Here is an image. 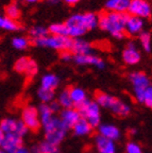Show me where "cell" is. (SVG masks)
<instances>
[{
    "label": "cell",
    "instance_id": "cell-1",
    "mask_svg": "<svg viewBox=\"0 0 152 153\" xmlns=\"http://www.w3.org/2000/svg\"><path fill=\"white\" fill-rule=\"evenodd\" d=\"M68 37L80 38L90 30L98 27V15L95 13H80L70 16L65 22Z\"/></svg>",
    "mask_w": 152,
    "mask_h": 153
},
{
    "label": "cell",
    "instance_id": "cell-2",
    "mask_svg": "<svg viewBox=\"0 0 152 153\" xmlns=\"http://www.w3.org/2000/svg\"><path fill=\"white\" fill-rule=\"evenodd\" d=\"M129 17L128 13L104 12L98 15V27L111 33L117 39L124 37V26Z\"/></svg>",
    "mask_w": 152,
    "mask_h": 153
},
{
    "label": "cell",
    "instance_id": "cell-3",
    "mask_svg": "<svg viewBox=\"0 0 152 153\" xmlns=\"http://www.w3.org/2000/svg\"><path fill=\"white\" fill-rule=\"evenodd\" d=\"M43 124L44 130H45L46 141L59 146V143L64 139L67 132V129L64 127V124L60 120V118L52 116L48 121Z\"/></svg>",
    "mask_w": 152,
    "mask_h": 153
},
{
    "label": "cell",
    "instance_id": "cell-4",
    "mask_svg": "<svg viewBox=\"0 0 152 153\" xmlns=\"http://www.w3.org/2000/svg\"><path fill=\"white\" fill-rule=\"evenodd\" d=\"M33 44L38 47L51 48L57 51H69L72 44V38L68 36L47 35L43 38L33 41Z\"/></svg>",
    "mask_w": 152,
    "mask_h": 153
},
{
    "label": "cell",
    "instance_id": "cell-5",
    "mask_svg": "<svg viewBox=\"0 0 152 153\" xmlns=\"http://www.w3.org/2000/svg\"><path fill=\"white\" fill-rule=\"evenodd\" d=\"M78 111L81 115V118H84L92 128H96L100 123V106L95 102L86 99L80 106Z\"/></svg>",
    "mask_w": 152,
    "mask_h": 153
},
{
    "label": "cell",
    "instance_id": "cell-6",
    "mask_svg": "<svg viewBox=\"0 0 152 153\" xmlns=\"http://www.w3.org/2000/svg\"><path fill=\"white\" fill-rule=\"evenodd\" d=\"M130 81L133 86V91L135 99L139 103H143L144 94L150 87V80L146 74L142 71H134L130 74Z\"/></svg>",
    "mask_w": 152,
    "mask_h": 153
},
{
    "label": "cell",
    "instance_id": "cell-7",
    "mask_svg": "<svg viewBox=\"0 0 152 153\" xmlns=\"http://www.w3.org/2000/svg\"><path fill=\"white\" fill-rule=\"evenodd\" d=\"M0 130L4 134H13L18 137H24L28 132L27 127L22 123V121L15 120L12 118H5L0 122Z\"/></svg>",
    "mask_w": 152,
    "mask_h": 153
},
{
    "label": "cell",
    "instance_id": "cell-8",
    "mask_svg": "<svg viewBox=\"0 0 152 153\" xmlns=\"http://www.w3.org/2000/svg\"><path fill=\"white\" fill-rule=\"evenodd\" d=\"M151 4L147 0H131L128 12L131 16H136L139 18H149L151 16Z\"/></svg>",
    "mask_w": 152,
    "mask_h": 153
},
{
    "label": "cell",
    "instance_id": "cell-9",
    "mask_svg": "<svg viewBox=\"0 0 152 153\" xmlns=\"http://www.w3.org/2000/svg\"><path fill=\"white\" fill-rule=\"evenodd\" d=\"M22 123L27 127L28 130H32V131H36L38 130L40 126V120L39 116H38V112L34 106H27L25 110L22 111Z\"/></svg>",
    "mask_w": 152,
    "mask_h": 153
},
{
    "label": "cell",
    "instance_id": "cell-10",
    "mask_svg": "<svg viewBox=\"0 0 152 153\" xmlns=\"http://www.w3.org/2000/svg\"><path fill=\"white\" fill-rule=\"evenodd\" d=\"M144 27H145V22L144 19L139 18L136 16H131L129 15L128 19L126 22L124 26V31L131 36L139 35V33L144 31Z\"/></svg>",
    "mask_w": 152,
    "mask_h": 153
},
{
    "label": "cell",
    "instance_id": "cell-11",
    "mask_svg": "<svg viewBox=\"0 0 152 153\" xmlns=\"http://www.w3.org/2000/svg\"><path fill=\"white\" fill-rule=\"evenodd\" d=\"M140 52L133 42H130L122 52V60L127 65H136L140 61Z\"/></svg>",
    "mask_w": 152,
    "mask_h": 153
},
{
    "label": "cell",
    "instance_id": "cell-12",
    "mask_svg": "<svg viewBox=\"0 0 152 153\" xmlns=\"http://www.w3.org/2000/svg\"><path fill=\"white\" fill-rule=\"evenodd\" d=\"M0 146L2 147V150H4L7 153H14L17 149L22 147V140L20 137L16 136V135L5 134Z\"/></svg>",
    "mask_w": 152,
    "mask_h": 153
},
{
    "label": "cell",
    "instance_id": "cell-13",
    "mask_svg": "<svg viewBox=\"0 0 152 153\" xmlns=\"http://www.w3.org/2000/svg\"><path fill=\"white\" fill-rule=\"evenodd\" d=\"M74 61L78 65H93L99 69H103L105 67V63L99 56L94 55L93 53L85 55H75Z\"/></svg>",
    "mask_w": 152,
    "mask_h": 153
},
{
    "label": "cell",
    "instance_id": "cell-14",
    "mask_svg": "<svg viewBox=\"0 0 152 153\" xmlns=\"http://www.w3.org/2000/svg\"><path fill=\"white\" fill-rule=\"evenodd\" d=\"M81 118V115L79 113L78 110H75V108H66L61 113V116H60V120L62 121V123L64 124V127L68 129H72L76 122L78 121Z\"/></svg>",
    "mask_w": 152,
    "mask_h": 153
},
{
    "label": "cell",
    "instance_id": "cell-15",
    "mask_svg": "<svg viewBox=\"0 0 152 153\" xmlns=\"http://www.w3.org/2000/svg\"><path fill=\"white\" fill-rule=\"evenodd\" d=\"M92 45L87 41H84L82 38H75L72 39V47L69 52L75 55H85L92 53Z\"/></svg>",
    "mask_w": 152,
    "mask_h": 153
},
{
    "label": "cell",
    "instance_id": "cell-16",
    "mask_svg": "<svg viewBox=\"0 0 152 153\" xmlns=\"http://www.w3.org/2000/svg\"><path fill=\"white\" fill-rule=\"evenodd\" d=\"M131 0H107L105 9L109 12L127 13Z\"/></svg>",
    "mask_w": 152,
    "mask_h": 153
},
{
    "label": "cell",
    "instance_id": "cell-17",
    "mask_svg": "<svg viewBox=\"0 0 152 153\" xmlns=\"http://www.w3.org/2000/svg\"><path fill=\"white\" fill-rule=\"evenodd\" d=\"M96 147L99 153H115L116 152V146L113 140L98 135L96 137Z\"/></svg>",
    "mask_w": 152,
    "mask_h": 153
},
{
    "label": "cell",
    "instance_id": "cell-18",
    "mask_svg": "<svg viewBox=\"0 0 152 153\" xmlns=\"http://www.w3.org/2000/svg\"><path fill=\"white\" fill-rule=\"evenodd\" d=\"M99 133L100 136L113 141L120 137V132H119L118 128L114 124H102V126H100Z\"/></svg>",
    "mask_w": 152,
    "mask_h": 153
},
{
    "label": "cell",
    "instance_id": "cell-19",
    "mask_svg": "<svg viewBox=\"0 0 152 153\" xmlns=\"http://www.w3.org/2000/svg\"><path fill=\"white\" fill-rule=\"evenodd\" d=\"M72 130L78 136H85V135H89L92 133L93 128L90 127V124L84 118H80L72 127Z\"/></svg>",
    "mask_w": 152,
    "mask_h": 153
},
{
    "label": "cell",
    "instance_id": "cell-20",
    "mask_svg": "<svg viewBox=\"0 0 152 153\" xmlns=\"http://www.w3.org/2000/svg\"><path fill=\"white\" fill-rule=\"evenodd\" d=\"M69 96L72 99V105H76L77 108L86 100V93L80 87H72L69 89Z\"/></svg>",
    "mask_w": 152,
    "mask_h": 153
},
{
    "label": "cell",
    "instance_id": "cell-21",
    "mask_svg": "<svg viewBox=\"0 0 152 153\" xmlns=\"http://www.w3.org/2000/svg\"><path fill=\"white\" fill-rule=\"evenodd\" d=\"M117 98L113 97L111 95H107V94H104V93H98L96 95V101L95 102L97 103L99 106H102V108H110L113 106V104L115 103Z\"/></svg>",
    "mask_w": 152,
    "mask_h": 153
},
{
    "label": "cell",
    "instance_id": "cell-22",
    "mask_svg": "<svg viewBox=\"0 0 152 153\" xmlns=\"http://www.w3.org/2000/svg\"><path fill=\"white\" fill-rule=\"evenodd\" d=\"M59 83H60L59 76L53 74H45L42 78V87H44V88L54 91L57 86H59Z\"/></svg>",
    "mask_w": 152,
    "mask_h": 153
},
{
    "label": "cell",
    "instance_id": "cell-23",
    "mask_svg": "<svg viewBox=\"0 0 152 153\" xmlns=\"http://www.w3.org/2000/svg\"><path fill=\"white\" fill-rule=\"evenodd\" d=\"M111 111H112L114 114L118 115V116H121V117H126L130 114V106L128 104H126L124 102L120 101L119 99H116L115 103L113 104V106L111 108Z\"/></svg>",
    "mask_w": 152,
    "mask_h": 153
},
{
    "label": "cell",
    "instance_id": "cell-24",
    "mask_svg": "<svg viewBox=\"0 0 152 153\" xmlns=\"http://www.w3.org/2000/svg\"><path fill=\"white\" fill-rule=\"evenodd\" d=\"M0 29L5 30V31H18L20 29V26L16 22L12 19L7 18V16L0 14Z\"/></svg>",
    "mask_w": 152,
    "mask_h": 153
},
{
    "label": "cell",
    "instance_id": "cell-25",
    "mask_svg": "<svg viewBox=\"0 0 152 153\" xmlns=\"http://www.w3.org/2000/svg\"><path fill=\"white\" fill-rule=\"evenodd\" d=\"M33 153H57L59 152V147L48 143V141H43L40 143L37 147L33 148Z\"/></svg>",
    "mask_w": 152,
    "mask_h": 153
},
{
    "label": "cell",
    "instance_id": "cell-26",
    "mask_svg": "<svg viewBox=\"0 0 152 153\" xmlns=\"http://www.w3.org/2000/svg\"><path fill=\"white\" fill-rule=\"evenodd\" d=\"M29 34H30L32 41H36V39H39V38L49 35V32H48V29L43 26H34L30 29Z\"/></svg>",
    "mask_w": 152,
    "mask_h": 153
},
{
    "label": "cell",
    "instance_id": "cell-27",
    "mask_svg": "<svg viewBox=\"0 0 152 153\" xmlns=\"http://www.w3.org/2000/svg\"><path fill=\"white\" fill-rule=\"evenodd\" d=\"M20 15H22V11H20V9H19L17 3H15V2L10 3V4L5 7V16H7V18L12 19V20L15 22L16 19H18L19 17H20Z\"/></svg>",
    "mask_w": 152,
    "mask_h": 153
},
{
    "label": "cell",
    "instance_id": "cell-28",
    "mask_svg": "<svg viewBox=\"0 0 152 153\" xmlns=\"http://www.w3.org/2000/svg\"><path fill=\"white\" fill-rule=\"evenodd\" d=\"M37 112L42 123H45L46 121H48L53 116V112L50 108L49 104H42L39 106V110H37Z\"/></svg>",
    "mask_w": 152,
    "mask_h": 153
},
{
    "label": "cell",
    "instance_id": "cell-29",
    "mask_svg": "<svg viewBox=\"0 0 152 153\" xmlns=\"http://www.w3.org/2000/svg\"><path fill=\"white\" fill-rule=\"evenodd\" d=\"M48 32L51 33V35L57 36H68L67 28L65 24H53L48 28Z\"/></svg>",
    "mask_w": 152,
    "mask_h": 153
},
{
    "label": "cell",
    "instance_id": "cell-30",
    "mask_svg": "<svg viewBox=\"0 0 152 153\" xmlns=\"http://www.w3.org/2000/svg\"><path fill=\"white\" fill-rule=\"evenodd\" d=\"M57 103L60 104V106L64 108L65 110L66 108H72L74 106L72 102V99H70V96H69V89H65V91H63L61 93Z\"/></svg>",
    "mask_w": 152,
    "mask_h": 153
},
{
    "label": "cell",
    "instance_id": "cell-31",
    "mask_svg": "<svg viewBox=\"0 0 152 153\" xmlns=\"http://www.w3.org/2000/svg\"><path fill=\"white\" fill-rule=\"evenodd\" d=\"M37 96H38V98L46 104V103H48V102H52L53 98H54V91L40 87V88L38 89Z\"/></svg>",
    "mask_w": 152,
    "mask_h": 153
},
{
    "label": "cell",
    "instance_id": "cell-32",
    "mask_svg": "<svg viewBox=\"0 0 152 153\" xmlns=\"http://www.w3.org/2000/svg\"><path fill=\"white\" fill-rule=\"evenodd\" d=\"M139 42L143 46L144 50L146 52H150L151 51V34L149 31H143L139 33Z\"/></svg>",
    "mask_w": 152,
    "mask_h": 153
},
{
    "label": "cell",
    "instance_id": "cell-33",
    "mask_svg": "<svg viewBox=\"0 0 152 153\" xmlns=\"http://www.w3.org/2000/svg\"><path fill=\"white\" fill-rule=\"evenodd\" d=\"M29 44H30V42L25 36H16L12 39V46L17 50H24V49L28 48Z\"/></svg>",
    "mask_w": 152,
    "mask_h": 153
},
{
    "label": "cell",
    "instance_id": "cell-34",
    "mask_svg": "<svg viewBox=\"0 0 152 153\" xmlns=\"http://www.w3.org/2000/svg\"><path fill=\"white\" fill-rule=\"evenodd\" d=\"M28 62H29L28 57H20L15 63V66H14L15 70L18 72H25L26 71L27 65H28Z\"/></svg>",
    "mask_w": 152,
    "mask_h": 153
},
{
    "label": "cell",
    "instance_id": "cell-35",
    "mask_svg": "<svg viewBox=\"0 0 152 153\" xmlns=\"http://www.w3.org/2000/svg\"><path fill=\"white\" fill-rule=\"evenodd\" d=\"M38 68H37V64L34 62L33 60H30L29 59V62L28 65H27V68H26V74H29V76H34V74L37 72Z\"/></svg>",
    "mask_w": 152,
    "mask_h": 153
},
{
    "label": "cell",
    "instance_id": "cell-36",
    "mask_svg": "<svg viewBox=\"0 0 152 153\" xmlns=\"http://www.w3.org/2000/svg\"><path fill=\"white\" fill-rule=\"evenodd\" d=\"M143 103L148 106V108H151L152 106V87H148L147 91L144 94V98H143Z\"/></svg>",
    "mask_w": 152,
    "mask_h": 153
},
{
    "label": "cell",
    "instance_id": "cell-37",
    "mask_svg": "<svg viewBox=\"0 0 152 153\" xmlns=\"http://www.w3.org/2000/svg\"><path fill=\"white\" fill-rule=\"evenodd\" d=\"M126 153H143V150L138 143H129L126 147Z\"/></svg>",
    "mask_w": 152,
    "mask_h": 153
},
{
    "label": "cell",
    "instance_id": "cell-38",
    "mask_svg": "<svg viewBox=\"0 0 152 153\" xmlns=\"http://www.w3.org/2000/svg\"><path fill=\"white\" fill-rule=\"evenodd\" d=\"M61 59H62L63 61H70V59H72V53L69 52V51H63V52L61 53Z\"/></svg>",
    "mask_w": 152,
    "mask_h": 153
},
{
    "label": "cell",
    "instance_id": "cell-39",
    "mask_svg": "<svg viewBox=\"0 0 152 153\" xmlns=\"http://www.w3.org/2000/svg\"><path fill=\"white\" fill-rule=\"evenodd\" d=\"M49 106H50V108H51V111H52V112H57V111H59L60 108H61V106H60V104L57 102V101H53V102H51L49 104Z\"/></svg>",
    "mask_w": 152,
    "mask_h": 153
},
{
    "label": "cell",
    "instance_id": "cell-40",
    "mask_svg": "<svg viewBox=\"0 0 152 153\" xmlns=\"http://www.w3.org/2000/svg\"><path fill=\"white\" fill-rule=\"evenodd\" d=\"M64 1L68 5H76L77 3L80 2V0H64Z\"/></svg>",
    "mask_w": 152,
    "mask_h": 153
},
{
    "label": "cell",
    "instance_id": "cell-41",
    "mask_svg": "<svg viewBox=\"0 0 152 153\" xmlns=\"http://www.w3.org/2000/svg\"><path fill=\"white\" fill-rule=\"evenodd\" d=\"M14 153H30V151H28V149H26L25 147H20V148L17 149Z\"/></svg>",
    "mask_w": 152,
    "mask_h": 153
},
{
    "label": "cell",
    "instance_id": "cell-42",
    "mask_svg": "<svg viewBox=\"0 0 152 153\" xmlns=\"http://www.w3.org/2000/svg\"><path fill=\"white\" fill-rule=\"evenodd\" d=\"M25 2L27 3H30V4H33V3H36V2H39L40 0H24Z\"/></svg>",
    "mask_w": 152,
    "mask_h": 153
},
{
    "label": "cell",
    "instance_id": "cell-43",
    "mask_svg": "<svg viewBox=\"0 0 152 153\" xmlns=\"http://www.w3.org/2000/svg\"><path fill=\"white\" fill-rule=\"evenodd\" d=\"M61 0H48V2L51 3V4H57V3H59Z\"/></svg>",
    "mask_w": 152,
    "mask_h": 153
},
{
    "label": "cell",
    "instance_id": "cell-44",
    "mask_svg": "<svg viewBox=\"0 0 152 153\" xmlns=\"http://www.w3.org/2000/svg\"><path fill=\"white\" fill-rule=\"evenodd\" d=\"M3 137H4V134H3V133H2V131L0 130V145H1V143H2Z\"/></svg>",
    "mask_w": 152,
    "mask_h": 153
},
{
    "label": "cell",
    "instance_id": "cell-45",
    "mask_svg": "<svg viewBox=\"0 0 152 153\" xmlns=\"http://www.w3.org/2000/svg\"><path fill=\"white\" fill-rule=\"evenodd\" d=\"M0 153H7L4 150H2V149H0Z\"/></svg>",
    "mask_w": 152,
    "mask_h": 153
},
{
    "label": "cell",
    "instance_id": "cell-46",
    "mask_svg": "<svg viewBox=\"0 0 152 153\" xmlns=\"http://www.w3.org/2000/svg\"><path fill=\"white\" fill-rule=\"evenodd\" d=\"M89 153H92V152H89Z\"/></svg>",
    "mask_w": 152,
    "mask_h": 153
}]
</instances>
